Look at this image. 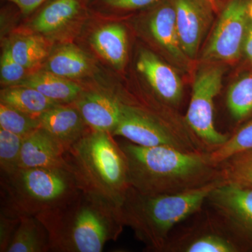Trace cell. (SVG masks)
<instances>
[{"instance_id":"29","label":"cell","mask_w":252,"mask_h":252,"mask_svg":"<svg viewBox=\"0 0 252 252\" xmlns=\"http://www.w3.org/2000/svg\"><path fill=\"white\" fill-rule=\"evenodd\" d=\"M26 68L16 62L11 54L9 42L3 49L0 62L1 84L12 86L17 85L25 78Z\"/></svg>"},{"instance_id":"31","label":"cell","mask_w":252,"mask_h":252,"mask_svg":"<svg viewBox=\"0 0 252 252\" xmlns=\"http://www.w3.org/2000/svg\"><path fill=\"white\" fill-rule=\"evenodd\" d=\"M158 1V0H99V2L106 7L117 10L142 9Z\"/></svg>"},{"instance_id":"6","label":"cell","mask_w":252,"mask_h":252,"mask_svg":"<svg viewBox=\"0 0 252 252\" xmlns=\"http://www.w3.org/2000/svg\"><path fill=\"white\" fill-rule=\"evenodd\" d=\"M112 135L142 147L168 146L184 152H210L187 123L179 124L128 102H123L122 117Z\"/></svg>"},{"instance_id":"9","label":"cell","mask_w":252,"mask_h":252,"mask_svg":"<svg viewBox=\"0 0 252 252\" xmlns=\"http://www.w3.org/2000/svg\"><path fill=\"white\" fill-rule=\"evenodd\" d=\"M238 238L220 217L207 216L177 238H170L165 252H238L242 248Z\"/></svg>"},{"instance_id":"17","label":"cell","mask_w":252,"mask_h":252,"mask_svg":"<svg viewBox=\"0 0 252 252\" xmlns=\"http://www.w3.org/2000/svg\"><path fill=\"white\" fill-rule=\"evenodd\" d=\"M94 49L114 67L121 69L127 55V34L120 25H107L94 32L91 38Z\"/></svg>"},{"instance_id":"27","label":"cell","mask_w":252,"mask_h":252,"mask_svg":"<svg viewBox=\"0 0 252 252\" xmlns=\"http://www.w3.org/2000/svg\"><path fill=\"white\" fill-rule=\"evenodd\" d=\"M252 149V119L230 136L224 144L210 152V158L215 165H218L225 159L235 154Z\"/></svg>"},{"instance_id":"18","label":"cell","mask_w":252,"mask_h":252,"mask_svg":"<svg viewBox=\"0 0 252 252\" xmlns=\"http://www.w3.org/2000/svg\"><path fill=\"white\" fill-rule=\"evenodd\" d=\"M149 28L154 39L176 59L185 56L181 47L175 6L162 5L153 13L149 20Z\"/></svg>"},{"instance_id":"7","label":"cell","mask_w":252,"mask_h":252,"mask_svg":"<svg viewBox=\"0 0 252 252\" xmlns=\"http://www.w3.org/2000/svg\"><path fill=\"white\" fill-rule=\"evenodd\" d=\"M223 68L212 66L195 77L185 122L209 152L225 143L230 135L219 132L214 123V102L222 87Z\"/></svg>"},{"instance_id":"12","label":"cell","mask_w":252,"mask_h":252,"mask_svg":"<svg viewBox=\"0 0 252 252\" xmlns=\"http://www.w3.org/2000/svg\"><path fill=\"white\" fill-rule=\"evenodd\" d=\"M137 68L165 104L176 106L180 103L183 96V86L178 74L168 64L152 51L144 49L139 55Z\"/></svg>"},{"instance_id":"35","label":"cell","mask_w":252,"mask_h":252,"mask_svg":"<svg viewBox=\"0 0 252 252\" xmlns=\"http://www.w3.org/2000/svg\"><path fill=\"white\" fill-rule=\"evenodd\" d=\"M208 1H210V2L212 3V0H208Z\"/></svg>"},{"instance_id":"15","label":"cell","mask_w":252,"mask_h":252,"mask_svg":"<svg viewBox=\"0 0 252 252\" xmlns=\"http://www.w3.org/2000/svg\"><path fill=\"white\" fill-rule=\"evenodd\" d=\"M174 6L181 47L185 56L193 59L205 31V14L195 0H175Z\"/></svg>"},{"instance_id":"36","label":"cell","mask_w":252,"mask_h":252,"mask_svg":"<svg viewBox=\"0 0 252 252\" xmlns=\"http://www.w3.org/2000/svg\"></svg>"},{"instance_id":"3","label":"cell","mask_w":252,"mask_h":252,"mask_svg":"<svg viewBox=\"0 0 252 252\" xmlns=\"http://www.w3.org/2000/svg\"><path fill=\"white\" fill-rule=\"evenodd\" d=\"M221 183L220 179L200 188L160 195L141 193L130 187L118 209L119 217L149 251L165 252L172 228L200 212L212 190Z\"/></svg>"},{"instance_id":"21","label":"cell","mask_w":252,"mask_h":252,"mask_svg":"<svg viewBox=\"0 0 252 252\" xmlns=\"http://www.w3.org/2000/svg\"><path fill=\"white\" fill-rule=\"evenodd\" d=\"M36 16L32 26L36 32L57 31L75 17L81 8V0H49Z\"/></svg>"},{"instance_id":"2","label":"cell","mask_w":252,"mask_h":252,"mask_svg":"<svg viewBox=\"0 0 252 252\" xmlns=\"http://www.w3.org/2000/svg\"><path fill=\"white\" fill-rule=\"evenodd\" d=\"M35 217L47 231L50 252H100L124 227L117 207L81 190Z\"/></svg>"},{"instance_id":"22","label":"cell","mask_w":252,"mask_h":252,"mask_svg":"<svg viewBox=\"0 0 252 252\" xmlns=\"http://www.w3.org/2000/svg\"><path fill=\"white\" fill-rule=\"evenodd\" d=\"M89 68L86 55L72 45L64 46L58 50L47 64V71L63 78L81 77Z\"/></svg>"},{"instance_id":"23","label":"cell","mask_w":252,"mask_h":252,"mask_svg":"<svg viewBox=\"0 0 252 252\" xmlns=\"http://www.w3.org/2000/svg\"><path fill=\"white\" fill-rule=\"evenodd\" d=\"M226 104L231 117L243 122L252 115V72L243 75L230 86Z\"/></svg>"},{"instance_id":"1","label":"cell","mask_w":252,"mask_h":252,"mask_svg":"<svg viewBox=\"0 0 252 252\" xmlns=\"http://www.w3.org/2000/svg\"><path fill=\"white\" fill-rule=\"evenodd\" d=\"M130 187L147 195L182 193L220 180L210 152H184L168 147H142L122 142Z\"/></svg>"},{"instance_id":"10","label":"cell","mask_w":252,"mask_h":252,"mask_svg":"<svg viewBox=\"0 0 252 252\" xmlns=\"http://www.w3.org/2000/svg\"><path fill=\"white\" fill-rule=\"evenodd\" d=\"M207 202L237 236L252 240V188L221 183L212 190Z\"/></svg>"},{"instance_id":"13","label":"cell","mask_w":252,"mask_h":252,"mask_svg":"<svg viewBox=\"0 0 252 252\" xmlns=\"http://www.w3.org/2000/svg\"><path fill=\"white\" fill-rule=\"evenodd\" d=\"M73 104L92 130L112 135L122 117V99L105 93L84 92Z\"/></svg>"},{"instance_id":"32","label":"cell","mask_w":252,"mask_h":252,"mask_svg":"<svg viewBox=\"0 0 252 252\" xmlns=\"http://www.w3.org/2000/svg\"><path fill=\"white\" fill-rule=\"evenodd\" d=\"M4 1L12 3L15 6H17L22 14L28 15L35 11L37 8L45 4L49 0H4Z\"/></svg>"},{"instance_id":"19","label":"cell","mask_w":252,"mask_h":252,"mask_svg":"<svg viewBox=\"0 0 252 252\" xmlns=\"http://www.w3.org/2000/svg\"><path fill=\"white\" fill-rule=\"evenodd\" d=\"M6 252H50L49 235L35 216L21 217Z\"/></svg>"},{"instance_id":"16","label":"cell","mask_w":252,"mask_h":252,"mask_svg":"<svg viewBox=\"0 0 252 252\" xmlns=\"http://www.w3.org/2000/svg\"><path fill=\"white\" fill-rule=\"evenodd\" d=\"M16 86L32 88L61 104H73L84 94L82 88L77 83L47 70L28 76Z\"/></svg>"},{"instance_id":"34","label":"cell","mask_w":252,"mask_h":252,"mask_svg":"<svg viewBox=\"0 0 252 252\" xmlns=\"http://www.w3.org/2000/svg\"><path fill=\"white\" fill-rule=\"evenodd\" d=\"M248 14L250 19H251V21H252V0L250 1V4H249Z\"/></svg>"},{"instance_id":"33","label":"cell","mask_w":252,"mask_h":252,"mask_svg":"<svg viewBox=\"0 0 252 252\" xmlns=\"http://www.w3.org/2000/svg\"><path fill=\"white\" fill-rule=\"evenodd\" d=\"M243 54L252 63V21L249 24L243 47Z\"/></svg>"},{"instance_id":"4","label":"cell","mask_w":252,"mask_h":252,"mask_svg":"<svg viewBox=\"0 0 252 252\" xmlns=\"http://www.w3.org/2000/svg\"><path fill=\"white\" fill-rule=\"evenodd\" d=\"M109 132L91 130L66 150L78 187L119 209L130 187L124 151Z\"/></svg>"},{"instance_id":"30","label":"cell","mask_w":252,"mask_h":252,"mask_svg":"<svg viewBox=\"0 0 252 252\" xmlns=\"http://www.w3.org/2000/svg\"><path fill=\"white\" fill-rule=\"evenodd\" d=\"M21 219L0 213V252H6Z\"/></svg>"},{"instance_id":"24","label":"cell","mask_w":252,"mask_h":252,"mask_svg":"<svg viewBox=\"0 0 252 252\" xmlns=\"http://www.w3.org/2000/svg\"><path fill=\"white\" fill-rule=\"evenodd\" d=\"M220 180L252 189V149L235 154L219 164Z\"/></svg>"},{"instance_id":"25","label":"cell","mask_w":252,"mask_h":252,"mask_svg":"<svg viewBox=\"0 0 252 252\" xmlns=\"http://www.w3.org/2000/svg\"><path fill=\"white\" fill-rule=\"evenodd\" d=\"M9 44L13 57L26 69L36 65L47 54L44 41L37 36H23Z\"/></svg>"},{"instance_id":"26","label":"cell","mask_w":252,"mask_h":252,"mask_svg":"<svg viewBox=\"0 0 252 252\" xmlns=\"http://www.w3.org/2000/svg\"><path fill=\"white\" fill-rule=\"evenodd\" d=\"M0 127L16 135L26 137L40 127V122L39 118L32 117L1 102Z\"/></svg>"},{"instance_id":"8","label":"cell","mask_w":252,"mask_h":252,"mask_svg":"<svg viewBox=\"0 0 252 252\" xmlns=\"http://www.w3.org/2000/svg\"><path fill=\"white\" fill-rule=\"evenodd\" d=\"M252 0H231L223 10L206 49V61H234L243 54V47L251 19L248 7Z\"/></svg>"},{"instance_id":"11","label":"cell","mask_w":252,"mask_h":252,"mask_svg":"<svg viewBox=\"0 0 252 252\" xmlns=\"http://www.w3.org/2000/svg\"><path fill=\"white\" fill-rule=\"evenodd\" d=\"M66 150L59 141L39 127L23 139L19 168L67 169Z\"/></svg>"},{"instance_id":"28","label":"cell","mask_w":252,"mask_h":252,"mask_svg":"<svg viewBox=\"0 0 252 252\" xmlns=\"http://www.w3.org/2000/svg\"><path fill=\"white\" fill-rule=\"evenodd\" d=\"M24 137L0 127L1 175H10L19 168L20 157Z\"/></svg>"},{"instance_id":"20","label":"cell","mask_w":252,"mask_h":252,"mask_svg":"<svg viewBox=\"0 0 252 252\" xmlns=\"http://www.w3.org/2000/svg\"><path fill=\"white\" fill-rule=\"evenodd\" d=\"M0 96L1 102L36 118L46 111L61 104L48 98L36 89L27 86H8L1 91Z\"/></svg>"},{"instance_id":"5","label":"cell","mask_w":252,"mask_h":252,"mask_svg":"<svg viewBox=\"0 0 252 252\" xmlns=\"http://www.w3.org/2000/svg\"><path fill=\"white\" fill-rule=\"evenodd\" d=\"M0 213L21 218L36 216L61 205L80 190L64 168H18L1 175Z\"/></svg>"},{"instance_id":"14","label":"cell","mask_w":252,"mask_h":252,"mask_svg":"<svg viewBox=\"0 0 252 252\" xmlns=\"http://www.w3.org/2000/svg\"><path fill=\"white\" fill-rule=\"evenodd\" d=\"M40 127L69 148L91 130L74 104H58L39 117Z\"/></svg>"}]
</instances>
